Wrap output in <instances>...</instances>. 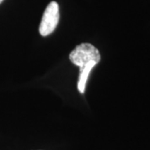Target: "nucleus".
I'll list each match as a JSON object with an SVG mask.
<instances>
[{"instance_id": "1", "label": "nucleus", "mask_w": 150, "mask_h": 150, "mask_svg": "<svg viewBox=\"0 0 150 150\" xmlns=\"http://www.w3.org/2000/svg\"><path fill=\"white\" fill-rule=\"evenodd\" d=\"M69 59L74 64L79 67L78 89L80 93H83L88 75L101 59L99 51L91 43H81L70 53Z\"/></svg>"}, {"instance_id": "2", "label": "nucleus", "mask_w": 150, "mask_h": 150, "mask_svg": "<svg viewBox=\"0 0 150 150\" xmlns=\"http://www.w3.org/2000/svg\"><path fill=\"white\" fill-rule=\"evenodd\" d=\"M59 7L58 3L51 2L48 4L43 13V18L39 25V33L46 37L55 30L59 21Z\"/></svg>"}, {"instance_id": "3", "label": "nucleus", "mask_w": 150, "mask_h": 150, "mask_svg": "<svg viewBox=\"0 0 150 150\" xmlns=\"http://www.w3.org/2000/svg\"><path fill=\"white\" fill-rule=\"evenodd\" d=\"M3 1H4V0H0V4H1V3H2Z\"/></svg>"}]
</instances>
